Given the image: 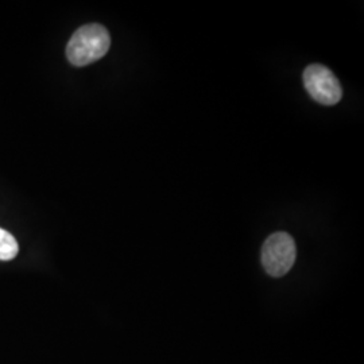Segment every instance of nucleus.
Masks as SVG:
<instances>
[{
    "label": "nucleus",
    "instance_id": "obj_3",
    "mask_svg": "<svg viewBox=\"0 0 364 364\" xmlns=\"http://www.w3.org/2000/svg\"><path fill=\"white\" fill-rule=\"evenodd\" d=\"M302 78L305 90L317 103L335 105L341 100V85L333 72L326 66L312 64L304 70Z\"/></svg>",
    "mask_w": 364,
    "mask_h": 364
},
{
    "label": "nucleus",
    "instance_id": "obj_4",
    "mask_svg": "<svg viewBox=\"0 0 364 364\" xmlns=\"http://www.w3.org/2000/svg\"><path fill=\"white\" fill-rule=\"evenodd\" d=\"M19 246L13 235L0 228V260H11L18 255Z\"/></svg>",
    "mask_w": 364,
    "mask_h": 364
},
{
    "label": "nucleus",
    "instance_id": "obj_1",
    "mask_svg": "<svg viewBox=\"0 0 364 364\" xmlns=\"http://www.w3.org/2000/svg\"><path fill=\"white\" fill-rule=\"evenodd\" d=\"M111 46V37L105 26L91 23L78 28L66 46V57L75 66L90 65L103 58Z\"/></svg>",
    "mask_w": 364,
    "mask_h": 364
},
{
    "label": "nucleus",
    "instance_id": "obj_2",
    "mask_svg": "<svg viewBox=\"0 0 364 364\" xmlns=\"http://www.w3.org/2000/svg\"><path fill=\"white\" fill-rule=\"evenodd\" d=\"M297 257L294 239L287 232L270 235L262 247V264L266 273L275 278L287 275Z\"/></svg>",
    "mask_w": 364,
    "mask_h": 364
}]
</instances>
